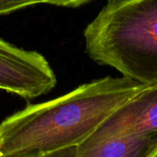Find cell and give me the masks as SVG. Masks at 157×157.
Returning a JSON list of instances; mask_svg holds the SVG:
<instances>
[{
  "instance_id": "obj_1",
  "label": "cell",
  "mask_w": 157,
  "mask_h": 157,
  "mask_svg": "<svg viewBox=\"0 0 157 157\" xmlns=\"http://www.w3.org/2000/svg\"><path fill=\"white\" fill-rule=\"evenodd\" d=\"M146 85L106 76L55 99L28 105L0 123V156L74 149Z\"/></svg>"
},
{
  "instance_id": "obj_2",
  "label": "cell",
  "mask_w": 157,
  "mask_h": 157,
  "mask_svg": "<svg viewBox=\"0 0 157 157\" xmlns=\"http://www.w3.org/2000/svg\"><path fill=\"white\" fill-rule=\"evenodd\" d=\"M83 35L85 52L95 63L157 85V0H107Z\"/></svg>"
},
{
  "instance_id": "obj_3",
  "label": "cell",
  "mask_w": 157,
  "mask_h": 157,
  "mask_svg": "<svg viewBox=\"0 0 157 157\" xmlns=\"http://www.w3.org/2000/svg\"><path fill=\"white\" fill-rule=\"evenodd\" d=\"M56 82L53 67L42 54L0 38V90L31 100L51 92Z\"/></svg>"
},
{
  "instance_id": "obj_4",
  "label": "cell",
  "mask_w": 157,
  "mask_h": 157,
  "mask_svg": "<svg viewBox=\"0 0 157 157\" xmlns=\"http://www.w3.org/2000/svg\"><path fill=\"white\" fill-rule=\"evenodd\" d=\"M92 135L157 138V85L148 86L108 117Z\"/></svg>"
},
{
  "instance_id": "obj_5",
  "label": "cell",
  "mask_w": 157,
  "mask_h": 157,
  "mask_svg": "<svg viewBox=\"0 0 157 157\" xmlns=\"http://www.w3.org/2000/svg\"><path fill=\"white\" fill-rule=\"evenodd\" d=\"M157 138L136 135H90L74 149V157H146Z\"/></svg>"
},
{
  "instance_id": "obj_6",
  "label": "cell",
  "mask_w": 157,
  "mask_h": 157,
  "mask_svg": "<svg viewBox=\"0 0 157 157\" xmlns=\"http://www.w3.org/2000/svg\"><path fill=\"white\" fill-rule=\"evenodd\" d=\"M42 3L43 0H0V16Z\"/></svg>"
},
{
  "instance_id": "obj_7",
  "label": "cell",
  "mask_w": 157,
  "mask_h": 157,
  "mask_svg": "<svg viewBox=\"0 0 157 157\" xmlns=\"http://www.w3.org/2000/svg\"><path fill=\"white\" fill-rule=\"evenodd\" d=\"M74 149H70L63 151H57L54 153H42L36 151L19 152V153L8 154V155H1L0 157H74Z\"/></svg>"
},
{
  "instance_id": "obj_8",
  "label": "cell",
  "mask_w": 157,
  "mask_h": 157,
  "mask_svg": "<svg viewBox=\"0 0 157 157\" xmlns=\"http://www.w3.org/2000/svg\"><path fill=\"white\" fill-rule=\"evenodd\" d=\"M91 1L93 0H43V4H49L65 8H78Z\"/></svg>"
},
{
  "instance_id": "obj_9",
  "label": "cell",
  "mask_w": 157,
  "mask_h": 157,
  "mask_svg": "<svg viewBox=\"0 0 157 157\" xmlns=\"http://www.w3.org/2000/svg\"><path fill=\"white\" fill-rule=\"evenodd\" d=\"M146 157H157V143H156V145L151 149V151L147 154Z\"/></svg>"
}]
</instances>
